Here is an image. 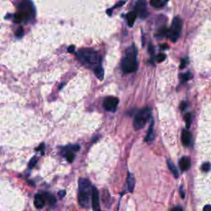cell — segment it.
<instances>
[{
  "mask_svg": "<svg viewBox=\"0 0 211 211\" xmlns=\"http://www.w3.org/2000/svg\"><path fill=\"white\" fill-rule=\"evenodd\" d=\"M46 200H47V201H49V202L51 203V204H53V203L55 202V198L53 196L48 195V196H46Z\"/></svg>",
  "mask_w": 211,
  "mask_h": 211,
  "instance_id": "obj_26",
  "label": "cell"
},
{
  "mask_svg": "<svg viewBox=\"0 0 211 211\" xmlns=\"http://www.w3.org/2000/svg\"><path fill=\"white\" fill-rule=\"evenodd\" d=\"M192 78V75H191V73L190 72L187 73H184V74H182L181 76V81L182 82H187L188 81V80H190V79Z\"/></svg>",
  "mask_w": 211,
  "mask_h": 211,
  "instance_id": "obj_21",
  "label": "cell"
},
{
  "mask_svg": "<svg viewBox=\"0 0 211 211\" xmlns=\"http://www.w3.org/2000/svg\"><path fill=\"white\" fill-rule=\"evenodd\" d=\"M136 18H137L136 12H130V13L127 14V16H126L127 22L128 25H129L130 27L134 26V22H135V20H136Z\"/></svg>",
  "mask_w": 211,
  "mask_h": 211,
  "instance_id": "obj_13",
  "label": "cell"
},
{
  "mask_svg": "<svg viewBox=\"0 0 211 211\" xmlns=\"http://www.w3.org/2000/svg\"><path fill=\"white\" fill-rule=\"evenodd\" d=\"M182 29V21L180 18H175L172 21L171 28L168 29L167 37L172 42H176L180 37L181 31Z\"/></svg>",
  "mask_w": 211,
  "mask_h": 211,
  "instance_id": "obj_5",
  "label": "cell"
},
{
  "mask_svg": "<svg viewBox=\"0 0 211 211\" xmlns=\"http://www.w3.org/2000/svg\"><path fill=\"white\" fill-rule=\"evenodd\" d=\"M171 211H183V209H182V208H181V207L177 206V207H175V208H174V209H172Z\"/></svg>",
  "mask_w": 211,
  "mask_h": 211,
  "instance_id": "obj_29",
  "label": "cell"
},
{
  "mask_svg": "<svg viewBox=\"0 0 211 211\" xmlns=\"http://www.w3.org/2000/svg\"><path fill=\"white\" fill-rule=\"evenodd\" d=\"M121 68L125 73H130L137 70V51L134 46H130L125 51V57L123 58L121 63Z\"/></svg>",
  "mask_w": 211,
  "mask_h": 211,
  "instance_id": "obj_2",
  "label": "cell"
},
{
  "mask_svg": "<svg viewBox=\"0 0 211 211\" xmlns=\"http://www.w3.org/2000/svg\"><path fill=\"white\" fill-rule=\"evenodd\" d=\"M119 104V99L115 97H108L104 100L103 107L108 111H114Z\"/></svg>",
  "mask_w": 211,
  "mask_h": 211,
  "instance_id": "obj_6",
  "label": "cell"
},
{
  "mask_svg": "<svg viewBox=\"0 0 211 211\" xmlns=\"http://www.w3.org/2000/svg\"><path fill=\"white\" fill-rule=\"evenodd\" d=\"M77 55L79 60L86 67L95 69L99 66H101L100 64H101V56L98 52L95 51L92 49H81V50H79Z\"/></svg>",
  "mask_w": 211,
  "mask_h": 211,
  "instance_id": "obj_1",
  "label": "cell"
},
{
  "mask_svg": "<svg viewBox=\"0 0 211 211\" xmlns=\"http://www.w3.org/2000/svg\"><path fill=\"white\" fill-rule=\"evenodd\" d=\"M186 106H187V104H186V102H182V103L181 104V110L183 111L186 108Z\"/></svg>",
  "mask_w": 211,
  "mask_h": 211,
  "instance_id": "obj_30",
  "label": "cell"
},
{
  "mask_svg": "<svg viewBox=\"0 0 211 211\" xmlns=\"http://www.w3.org/2000/svg\"><path fill=\"white\" fill-rule=\"evenodd\" d=\"M92 191L90 181L85 178H80L78 181V203L81 206L88 208Z\"/></svg>",
  "mask_w": 211,
  "mask_h": 211,
  "instance_id": "obj_3",
  "label": "cell"
},
{
  "mask_svg": "<svg viewBox=\"0 0 211 211\" xmlns=\"http://www.w3.org/2000/svg\"><path fill=\"white\" fill-rule=\"evenodd\" d=\"M181 142L184 146H189L191 142V134L187 130H183L181 133Z\"/></svg>",
  "mask_w": 211,
  "mask_h": 211,
  "instance_id": "obj_11",
  "label": "cell"
},
{
  "mask_svg": "<svg viewBox=\"0 0 211 211\" xmlns=\"http://www.w3.org/2000/svg\"><path fill=\"white\" fill-rule=\"evenodd\" d=\"M152 115V110L150 107L143 108L142 110L135 115L134 120V127L135 130H141L149 120Z\"/></svg>",
  "mask_w": 211,
  "mask_h": 211,
  "instance_id": "obj_4",
  "label": "cell"
},
{
  "mask_svg": "<svg viewBox=\"0 0 211 211\" xmlns=\"http://www.w3.org/2000/svg\"><path fill=\"white\" fill-rule=\"evenodd\" d=\"M187 59H181V66H180V68H184L185 67H186V65H187Z\"/></svg>",
  "mask_w": 211,
  "mask_h": 211,
  "instance_id": "obj_27",
  "label": "cell"
},
{
  "mask_svg": "<svg viewBox=\"0 0 211 211\" xmlns=\"http://www.w3.org/2000/svg\"><path fill=\"white\" fill-rule=\"evenodd\" d=\"M165 59H166V55H164L163 53H161V54H159V55L157 56V61H158V63H161V62L164 61Z\"/></svg>",
  "mask_w": 211,
  "mask_h": 211,
  "instance_id": "obj_24",
  "label": "cell"
},
{
  "mask_svg": "<svg viewBox=\"0 0 211 211\" xmlns=\"http://www.w3.org/2000/svg\"><path fill=\"white\" fill-rule=\"evenodd\" d=\"M185 121H186V124H187V129H189L190 126H191V116L190 113H187L185 116Z\"/></svg>",
  "mask_w": 211,
  "mask_h": 211,
  "instance_id": "obj_20",
  "label": "cell"
},
{
  "mask_svg": "<svg viewBox=\"0 0 211 211\" xmlns=\"http://www.w3.org/2000/svg\"><path fill=\"white\" fill-rule=\"evenodd\" d=\"M59 195H60V196H61V197H64V194H65V191H59Z\"/></svg>",
  "mask_w": 211,
  "mask_h": 211,
  "instance_id": "obj_32",
  "label": "cell"
},
{
  "mask_svg": "<svg viewBox=\"0 0 211 211\" xmlns=\"http://www.w3.org/2000/svg\"><path fill=\"white\" fill-rule=\"evenodd\" d=\"M167 166H168V168L171 171V172L174 175L175 177H178V171L176 169V167H175V165L173 164V163L171 162V160H167Z\"/></svg>",
  "mask_w": 211,
  "mask_h": 211,
  "instance_id": "obj_17",
  "label": "cell"
},
{
  "mask_svg": "<svg viewBox=\"0 0 211 211\" xmlns=\"http://www.w3.org/2000/svg\"><path fill=\"white\" fill-rule=\"evenodd\" d=\"M135 12L139 16V18H145L147 17L148 10L146 0H138L135 6Z\"/></svg>",
  "mask_w": 211,
  "mask_h": 211,
  "instance_id": "obj_7",
  "label": "cell"
},
{
  "mask_svg": "<svg viewBox=\"0 0 211 211\" xmlns=\"http://www.w3.org/2000/svg\"><path fill=\"white\" fill-rule=\"evenodd\" d=\"M162 49H167V45H162Z\"/></svg>",
  "mask_w": 211,
  "mask_h": 211,
  "instance_id": "obj_33",
  "label": "cell"
},
{
  "mask_svg": "<svg viewBox=\"0 0 211 211\" xmlns=\"http://www.w3.org/2000/svg\"><path fill=\"white\" fill-rule=\"evenodd\" d=\"M94 73H95V74H96V76H97V77L99 79H101V80H102V79H103L104 70H103V68H101V66H99V67H97V68H95Z\"/></svg>",
  "mask_w": 211,
  "mask_h": 211,
  "instance_id": "obj_19",
  "label": "cell"
},
{
  "mask_svg": "<svg viewBox=\"0 0 211 211\" xmlns=\"http://www.w3.org/2000/svg\"><path fill=\"white\" fill-rule=\"evenodd\" d=\"M13 18H14V22H15L16 23H20V22H22L23 20L26 19L24 14H23L21 11L18 12V13H16L15 15H14V17H13Z\"/></svg>",
  "mask_w": 211,
  "mask_h": 211,
  "instance_id": "obj_18",
  "label": "cell"
},
{
  "mask_svg": "<svg viewBox=\"0 0 211 211\" xmlns=\"http://www.w3.org/2000/svg\"><path fill=\"white\" fill-rule=\"evenodd\" d=\"M23 32H24L23 28H22V27H19V28L16 31V35H17L18 37H22V35H23Z\"/></svg>",
  "mask_w": 211,
  "mask_h": 211,
  "instance_id": "obj_25",
  "label": "cell"
},
{
  "mask_svg": "<svg viewBox=\"0 0 211 211\" xmlns=\"http://www.w3.org/2000/svg\"><path fill=\"white\" fill-rule=\"evenodd\" d=\"M79 149V146L78 145H71V146H68V147H66L64 149V155L65 156V158H67V160L69 162V163H72L73 159H74V154H73V151H78Z\"/></svg>",
  "mask_w": 211,
  "mask_h": 211,
  "instance_id": "obj_8",
  "label": "cell"
},
{
  "mask_svg": "<svg viewBox=\"0 0 211 211\" xmlns=\"http://www.w3.org/2000/svg\"><path fill=\"white\" fill-rule=\"evenodd\" d=\"M203 211H211V205H205L203 209Z\"/></svg>",
  "mask_w": 211,
  "mask_h": 211,
  "instance_id": "obj_28",
  "label": "cell"
},
{
  "mask_svg": "<svg viewBox=\"0 0 211 211\" xmlns=\"http://www.w3.org/2000/svg\"><path fill=\"white\" fill-rule=\"evenodd\" d=\"M179 167L181 171H187L191 167V160L187 157H183L179 162Z\"/></svg>",
  "mask_w": 211,
  "mask_h": 211,
  "instance_id": "obj_12",
  "label": "cell"
},
{
  "mask_svg": "<svg viewBox=\"0 0 211 211\" xmlns=\"http://www.w3.org/2000/svg\"><path fill=\"white\" fill-rule=\"evenodd\" d=\"M92 205L94 211H100V202H99V193L97 188L92 187Z\"/></svg>",
  "mask_w": 211,
  "mask_h": 211,
  "instance_id": "obj_9",
  "label": "cell"
},
{
  "mask_svg": "<svg viewBox=\"0 0 211 211\" xmlns=\"http://www.w3.org/2000/svg\"><path fill=\"white\" fill-rule=\"evenodd\" d=\"M181 197L184 198V197H185V196H184V192H183L182 191H181Z\"/></svg>",
  "mask_w": 211,
  "mask_h": 211,
  "instance_id": "obj_34",
  "label": "cell"
},
{
  "mask_svg": "<svg viewBox=\"0 0 211 211\" xmlns=\"http://www.w3.org/2000/svg\"><path fill=\"white\" fill-rule=\"evenodd\" d=\"M37 161H38L37 158H35V157H34L33 158H31V160L30 161V163H29V165H28L29 168H30V169H31V168H33V167H35V164L37 163Z\"/></svg>",
  "mask_w": 211,
  "mask_h": 211,
  "instance_id": "obj_22",
  "label": "cell"
},
{
  "mask_svg": "<svg viewBox=\"0 0 211 211\" xmlns=\"http://www.w3.org/2000/svg\"><path fill=\"white\" fill-rule=\"evenodd\" d=\"M46 201V196L41 194H37L35 196V200H34V205L36 209H42L45 206Z\"/></svg>",
  "mask_w": 211,
  "mask_h": 211,
  "instance_id": "obj_10",
  "label": "cell"
},
{
  "mask_svg": "<svg viewBox=\"0 0 211 211\" xmlns=\"http://www.w3.org/2000/svg\"><path fill=\"white\" fill-rule=\"evenodd\" d=\"M68 51H69L70 53H73V51H74V46H69V47H68Z\"/></svg>",
  "mask_w": 211,
  "mask_h": 211,
  "instance_id": "obj_31",
  "label": "cell"
},
{
  "mask_svg": "<svg viewBox=\"0 0 211 211\" xmlns=\"http://www.w3.org/2000/svg\"><path fill=\"white\" fill-rule=\"evenodd\" d=\"M154 121H152L151 125H150L149 128V130H148L147 136H146V138H145V141H146V142H150V141H152L154 138Z\"/></svg>",
  "mask_w": 211,
  "mask_h": 211,
  "instance_id": "obj_14",
  "label": "cell"
},
{
  "mask_svg": "<svg viewBox=\"0 0 211 211\" xmlns=\"http://www.w3.org/2000/svg\"><path fill=\"white\" fill-rule=\"evenodd\" d=\"M211 169V164L209 163H205L202 165V167H201V170L203 171H209V170Z\"/></svg>",
  "mask_w": 211,
  "mask_h": 211,
  "instance_id": "obj_23",
  "label": "cell"
},
{
  "mask_svg": "<svg viewBox=\"0 0 211 211\" xmlns=\"http://www.w3.org/2000/svg\"><path fill=\"white\" fill-rule=\"evenodd\" d=\"M127 184L128 187H129V191H130V192H133L134 188V184H135V180H134V176L130 173L129 174V176H128Z\"/></svg>",
  "mask_w": 211,
  "mask_h": 211,
  "instance_id": "obj_15",
  "label": "cell"
},
{
  "mask_svg": "<svg viewBox=\"0 0 211 211\" xmlns=\"http://www.w3.org/2000/svg\"><path fill=\"white\" fill-rule=\"evenodd\" d=\"M167 0H151L150 4L154 8H162L166 4Z\"/></svg>",
  "mask_w": 211,
  "mask_h": 211,
  "instance_id": "obj_16",
  "label": "cell"
}]
</instances>
